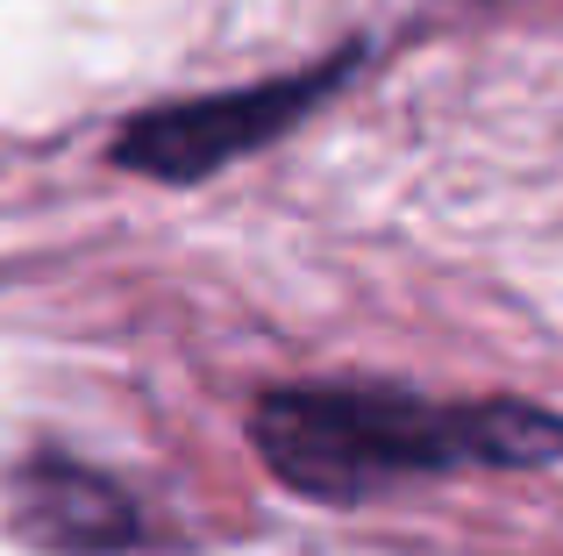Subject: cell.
Returning <instances> with one entry per match:
<instances>
[{"label": "cell", "mask_w": 563, "mask_h": 556, "mask_svg": "<svg viewBox=\"0 0 563 556\" xmlns=\"http://www.w3.org/2000/svg\"><path fill=\"white\" fill-rule=\"evenodd\" d=\"M250 443L272 464L278 486L300 500L350 507L399 478L456 471V464H528L563 457V414L528 400H471L435 407L413 392H350V386H300V392H264L250 414Z\"/></svg>", "instance_id": "1"}, {"label": "cell", "mask_w": 563, "mask_h": 556, "mask_svg": "<svg viewBox=\"0 0 563 556\" xmlns=\"http://www.w3.org/2000/svg\"><path fill=\"white\" fill-rule=\"evenodd\" d=\"M350 65H357V51L329 57V65H314V71H292V79H264V86H235V93L143 108L136 122L114 136V165L143 171V179H207V171H221L229 157H250V151H264V143H278Z\"/></svg>", "instance_id": "2"}, {"label": "cell", "mask_w": 563, "mask_h": 556, "mask_svg": "<svg viewBox=\"0 0 563 556\" xmlns=\"http://www.w3.org/2000/svg\"><path fill=\"white\" fill-rule=\"evenodd\" d=\"M14 521H22V535H36L57 556H108V549L136 543L129 492L114 478L86 471V464H29Z\"/></svg>", "instance_id": "3"}]
</instances>
